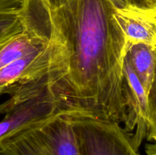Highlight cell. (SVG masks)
<instances>
[{
  "instance_id": "10",
  "label": "cell",
  "mask_w": 156,
  "mask_h": 155,
  "mask_svg": "<svg viewBox=\"0 0 156 155\" xmlns=\"http://www.w3.org/2000/svg\"><path fill=\"white\" fill-rule=\"evenodd\" d=\"M19 8V0H0V15L18 14Z\"/></svg>"
},
{
  "instance_id": "5",
  "label": "cell",
  "mask_w": 156,
  "mask_h": 155,
  "mask_svg": "<svg viewBox=\"0 0 156 155\" xmlns=\"http://www.w3.org/2000/svg\"><path fill=\"white\" fill-rule=\"evenodd\" d=\"M123 75L125 106L123 129L131 134L133 144L139 150L145 138L155 141V88L149 96L146 94L126 56L123 61Z\"/></svg>"
},
{
  "instance_id": "16",
  "label": "cell",
  "mask_w": 156,
  "mask_h": 155,
  "mask_svg": "<svg viewBox=\"0 0 156 155\" xmlns=\"http://www.w3.org/2000/svg\"><path fill=\"white\" fill-rule=\"evenodd\" d=\"M41 1H42L44 4H46V0H41Z\"/></svg>"
},
{
  "instance_id": "1",
  "label": "cell",
  "mask_w": 156,
  "mask_h": 155,
  "mask_svg": "<svg viewBox=\"0 0 156 155\" xmlns=\"http://www.w3.org/2000/svg\"><path fill=\"white\" fill-rule=\"evenodd\" d=\"M108 0H66L49 8L67 51V69L52 91L65 110L121 125L125 119L123 65L126 40Z\"/></svg>"
},
{
  "instance_id": "3",
  "label": "cell",
  "mask_w": 156,
  "mask_h": 155,
  "mask_svg": "<svg viewBox=\"0 0 156 155\" xmlns=\"http://www.w3.org/2000/svg\"><path fill=\"white\" fill-rule=\"evenodd\" d=\"M76 133L82 155H141L131 134L115 122L65 110Z\"/></svg>"
},
{
  "instance_id": "7",
  "label": "cell",
  "mask_w": 156,
  "mask_h": 155,
  "mask_svg": "<svg viewBox=\"0 0 156 155\" xmlns=\"http://www.w3.org/2000/svg\"><path fill=\"white\" fill-rule=\"evenodd\" d=\"M113 17L124 35L127 50L139 43L156 48V9L131 5L114 9Z\"/></svg>"
},
{
  "instance_id": "12",
  "label": "cell",
  "mask_w": 156,
  "mask_h": 155,
  "mask_svg": "<svg viewBox=\"0 0 156 155\" xmlns=\"http://www.w3.org/2000/svg\"><path fill=\"white\" fill-rule=\"evenodd\" d=\"M134 1L136 5L156 9V0H134Z\"/></svg>"
},
{
  "instance_id": "8",
  "label": "cell",
  "mask_w": 156,
  "mask_h": 155,
  "mask_svg": "<svg viewBox=\"0 0 156 155\" xmlns=\"http://www.w3.org/2000/svg\"><path fill=\"white\" fill-rule=\"evenodd\" d=\"M155 54L156 48L143 43L131 46L126 54L131 68L148 96L155 88Z\"/></svg>"
},
{
  "instance_id": "4",
  "label": "cell",
  "mask_w": 156,
  "mask_h": 155,
  "mask_svg": "<svg viewBox=\"0 0 156 155\" xmlns=\"http://www.w3.org/2000/svg\"><path fill=\"white\" fill-rule=\"evenodd\" d=\"M56 30L54 38L45 48L0 68V95L9 94L18 86L47 76H57L59 81L64 77L67 51L56 27Z\"/></svg>"
},
{
  "instance_id": "13",
  "label": "cell",
  "mask_w": 156,
  "mask_h": 155,
  "mask_svg": "<svg viewBox=\"0 0 156 155\" xmlns=\"http://www.w3.org/2000/svg\"><path fill=\"white\" fill-rule=\"evenodd\" d=\"M66 0H46V5L50 9H56L62 6Z\"/></svg>"
},
{
  "instance_id": "6",
  "label": "cell",
  "mask_w": 156,
  "mask_h": 155,
  "mask_svg": "<svg viewBox=\"0 0 156 155\" xmlns=\"http://www.w3.org/2000/svg\"><path fill=\"white\" fill-rule=\"evenodd\" d=\"M62 109L56 94L48 88L5 114L0 121V143L42 124Z\"/></svg>"
},
{
  "instance_id": "9",
  "label": "cell",
  "mask_w": 156,
  "mask_h": 155,
  "mask_svg": "<svg viewBox=\"0 0 156 155\" xmlns=\"http://www.w3.org/2000/svg\"><path fill=\"white\" fill-rule=\"evenodd\" d=\"M22 31L23 26L18 14L0 15V47Z\"/></svg>"
},
{
  "instance_id": "15",
  "label": "cell",
  "mask_w": 156,
  "mask_h": 155,
  "mask_svg": "<svg viewBox=\"0 0 156 155\" xmlns=\"http://www.w3.org/2000/svg\"><path fill=\"white\" fill-rule=\"evenodd\" d=\"M0 155H13V154H12L10 151H9L5 147H4L1 144H0Z\"/></svg>"
},
{
  "instance_id": "11",
  "label": "cell",
  "mask_w": 156,
  "mask_h": 155,
  "mask_svg": "<svg viewBox=\"0 0 156 155\" xmlns=\"http://www.w3.org/2000/svg\"><path fill=\"white\" fill-rule=\"evenodd\" d=\"M114 9H122L131 5H135L134 0H108Z\"/></svg>"
},
{
  "instance_id": "14",
  "label": "cell",
  "mask_w": 156,
  "mask_h": 155,
  "mask_svg": "<svg viewBox=\"0 0 156 155\" xmlns=\"http://www.w3.org/2000/svg\"><path fill=\"white\" fill-rule=\"evenodd\" d=\"M146 151L147 155H156L155 144H147L146 146Z\"/></svg>"
},
{
  "instance_id": "2",
  "label": "cell",
  "mask_w": 156,
  "mask_h": 155,
  "mask_svg": "<svg viewBox=\"0 0 156 155\" xmlns=\"http://www.w3.org/2000/svg\"><path fill=\"white\" fill-rule=\"evenodd\" d=\"M0 144L13 155H82L65 109Z\"/></svg>"
}]
</instances>
